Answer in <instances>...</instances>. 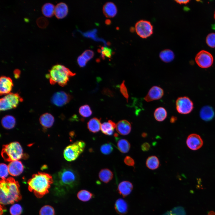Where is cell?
I'll return each mask as SVG.
<instances>
[{
	"instance_id": "cell-26",
	"label": "cell",
	"mask_w": 215,
	"mask_h": 215,
	"mask_svg": "<svg viewBox=\"0 0 215 215\" xmlns=\"http://www.w3.org/2000/svg\"><path fill=\"white\" fill-rule=\"evenodd\" d=\"M16 122L15 118L10 115L5 116L1 120V124L2 126L7 129H10L13 128L15 125Z\"/></svg>"
},
{
	"instance_id": "cell-17",
	"label": "cell",
	"mask_w": 215,
	"mask_h": 215,
	"mask_svg": "<svg viewBox=\"0 0 215 215\" xmlns=\"http://www.w3.org/2000/svg\"><path fill=\"white\" fill-rule=\"evenodd\" d=\"M133 188V185L131 182L124 181L119 183L118 186L117 191L119 193L124 197L131 193Z\"/></svg>"
},
{
	"instance_id": "cell-33",
	"label": "cell",
	"mask_w": 215,
	"mask_h": 215,
	"mask_svg": "<svg viewBox=\"0 0 215 215\" xmlns=\"http://www.w3.org/2000/svg\"><path fill=\"white\" fill-rule=\"evenodd\" d=\"M79 113L82 117H88L91 115L92 112L89 106L85 105L80 107L79 109Z\"/></svg>"
},
{
	"instance_id": "cell-19",
	"label": "cell",
	"mask_w": 215,
	"mask_h": 215,
	"mask_svg": "<svg viewBox=\"0 0 215 215\" xmlns=\"http://www.w3.org/2000/svg\"><path fill=\"white\" fill-rule=\"evenodd\" d=\"M68 8L67 5L64 2H60L55 6L54 14L59 19L63 18L67 14Z\"/></svg>"
},
{
	"instance_id": "cell-24",
	"label": "cell",
	"mask_w": 215,
	"mask_h": 215,
	"mask_svg": "<svg viewBox=\"0 0 215 215\" xmlns=\"http://www.w3.org/2000/svg\"><path fill=\"white\" fill-rule=\"evenodd\" d=\"M101 125V119L96 117L91 119L87 123V127L89 131L94 133L100 130Z\"/></svg>"
},
{
	"instance_id": "cell-27",
	"label": "cell",
	"mask_w": 215,
	"mask_h": 215,
	"mask_svg": "<svg viewBox=\"0 0 215 215\" xmlns=\"http://www.w3.org/2000/svg\"><path fill=\"white\" fill-rule=\"evenodd\" d=\"M159 56L161 59L165 62H171L174 58L173 52L171 50L166 49L162 51Z\"/></svg>"
},
{
	"instance_id": "cell-53",
	"label": "cell",
	"mask_w": 215,
	"mask_h": 215,
	"mask_svg": "<svg viewBox=\"0 0 215 215\" xmlns=\"http://www.w3.org/2000/svg\"><path fill=\"white\" fill-rule=\"evenodd\" d=\"M170 215H174V214H170Z\"/></svg>"
},
{
	"instance_id": "cell-7",
	"label": "cell",
	"mask_w": 215,
	"mask_h": 215,
	"mask_svg": "<svg viewBox=\"0 0 215 215\" xmlns=\"http://www.w3.org/2000/svg\"><path fill=\"white\" fill-rule=\"evenodd\" d=\"M23 101L19 93H10L0 99V110L3 111L15 108Z\"/></svg>"
},
{
	"instance_id": "cell-42",
	"label": "cell",
	"mask_w": 215,
	"mask_h": 215,
	"mask_svg": "<svg viewBox=\"0 0 215 215\" xmlns=\"http://www.w3.org/2000/svg\"><path fill=\"white\" fill-rule=\"evenodd\" d=\"M124 162L127 165L130 166H134L135 162L134 159L129 156H126L124 159Z\"/></svg>"
},
{
	"instance_id": "cell-34",
	"label": "cell",
	"mask_w": 215,
	"mask_h": 215,
	"mask_svg": "<svg viewBox=\"0 0 215 215\" xmlns=\"http://www.w3.org/2000/svg\"><path fill=\"white\" fill-rule=\"evenodd\" d=\"M100 151L103 154L108 155L111 153L113 150L112 143L109 142L103 144L100 147Z\"/></svg>"
},
{
	"instance_id": "cell-51",
	"label": "cell",
	"mask_w": 215,
	"mask_h": 215,
	"mask_svg": "<svg viewBox=\"0 0 215 215\" xmlns=\"http://www.w3.org/2000/svg\"><path fill=\"white\" fill-rule=\"evenodd\" d=\"M212 28L215 30V23L212 24L211 26Z\"/></svg>"
},
{
	"instance_id": "cell-29",
	"label": "cell",
	"mask_w": 215,
	"mask_h": 215,
	"mask_svg": "<svg viewBox=\"0 0 215 215\" xmlns=\"http://www.w3.org/2000/svg\"><path fill=\"white\" fill-rule=\"evenodd\" d=\"M77 196L80 200L84 202L88 201L95 196L94 195L86 190H82L77 193Z\"/></svg>"
},
{
	"instance_id": "cell-48",
	"label": "cell",
	"mask_w": 215,
	"mask_h": 215,
	"mask_svg": "<svg viewBox=\"0 0 215 215\" xmlns=\"http://www.w3.org/2000/svg\"><path fill=\"white\" fill-rule=\"evenodd\" d=\"M176 120V117L174 116H172L170 119V122L171 123H174Z\"/></svg>"
},
{
	"instance_id": "cell-36",
	"label": "cell",
	"mask_w": 215,
	"mask_h": 215,
	"mask_svg": "<svg viewBox=\"0 0 215 215\" xmlns=\"http://www.w3.org/2000/svg\"><path fill=\"white\" fill-rule=\"evenodd\" d=\"M22 212V206L19 204H15L12 206L10 209L11 215H20Z\"/></svg>"
},
{
	"instance_id": "cell-30",
	"label": "cell",
	"mask_w": 215,
	"mask_h": 215,
	"mask_svg": "<svg viewBox=\"0 0 215 215\" xmlns=\"http://www.w3.org/2000/svg\"><path fill=\"white\" fill-rule=\"evenodd\" d=\"M167 116L166 109L162 107L156 108L154 113V116L155 119L158 122H162L165 119Z\"/></svg>"
},
{
	"instance_id": "cell-3",
	"label": "cell",
	"mask_w": 215,
	"mask_h": 215,
	"mask_svg": "<svg viewBox=\"0 0 215 215\" xmlns=\"http://www.w3.org/2000/svg\"><path fill=\"white\" fill-rule=\"evenodd\" d=\"M28 189L40 198L49 192V189L53 183L52 176L48 173L41 172L33 174L27 181Z\"/></svg>"
},
{
	"instance_id": "cell-32",
	"label": "cell",
	"mask_w": 215,
	"mask_h": 215,
	"mask_svg": "<svg viewBox=\"0 0 215 215\" xmlns=\"http://www.w3.org/2000/svg\"><path fill=\"white\" fill-rule=\"evenodd\" d=\"M54 5L51 3H47L43 6L42 11L43 14L46 17H50L54 14Z\"/></svg>"
},
{
	"instance_id": "cell-18",
	"label": "cell",
	"mask_w": 215,
	"mask_h": 215,
	"mask_svg": "<svg viewBox=\"0 0 215 215\" xmlns=\"http://www.w3.org/2000/svg\"><path fill=\"white\" fill-rule=\"evenodd\" d=\"M103 11L106 17L112 18L116 15L117 10L116 6L113 2H108L103 5Z\"/></svg>"
},
{
	"instance_id": "cell-41",
	"label": "cell",
	"mask_w": 215,
	"mask_h": 215,
	"mask_svg": "<svg viewBox=\"0 0 215 215\" xmlns=\"http://www.w3.org/2000/svg\"><path fill=\"white\" fill-rule=\"evenodd\" d=\"M87 61L91 59L94 55V52L90 50H85L81 55Z\"/></svg>"
},
{
	"instance_id": "cell-40",
	"label": "cell",
	"mask_w": 215,
	"mask_h": 215,
	"mask_svg": "<svg viewBox=\"0 0 215 215\" xmlns=\"http://www.w3.org/2000/svg\"><path fill=\"white\" fill-rule=\"evenodd\" d=\"M125 81H123L120 85V90L124 97L126 98L127 102L129 98V95L126 87L125 84Z\"/></svg>"
},
{
	"instance_id": "cell-52",
	"label": "cell",
	"mask_w": 215,
	"mask_h": 215,
	"mask_svg": "<svg viewBox=\"0 0 215 215\" xmlns=\"http://www.w3.org/2000/svg\"><path fill=\"white\" fill-rule=\"evenodd\" d=\"M214 19H215V12H214Z\"/></svg>"
},
{
	"instance_id": "cell-46",
	"label": "cell",
	"mask_w": 215,
	"mask_h": 215,
	"mask_svg": "<svg viewBox=\"0 0 215 215\" xmlns=\"http://www.w3.org/2000/svg\"><path fill=\"white\" fill-rule=\"evenodd\" d=\"M14 76L16 79L19 78L20 74V71L18 69H15L13 72Z\"/></svg>"
},
{
	"instance_id": "cell-20",
	"label": "cell",
	"mask_w": 215,
	"mask_h": 215,
	"mask_svg": "<svg viewBox=\"0 0 215 215\" xmlns=\"http://www.w3.org/2000/svg\"><path fill=\"white\" fill-rule=\"evenodd\" d=\"M114 208L116 212L121 215L126 214L128 211V206L127 202L121 198L118 199L116 201Z\"/></svg>"
},
{
	"instance_id": "cell-11",
	"label": "cell",
	"mask_w": 215,
	"mask_h": 215,
	"mask_svg": "<svg viewBox=\"0 0 215 215\" xmlns=\"http://www.w3.org/2000/svg\"><path fill=\"white\" fill-rule=\"evenodd\" d=\"M71 99L72 96L70 94L63 91H59L53 95L51 101L55 105L61 107L68 103Z\"/></svg>"
},
{
	"instance_id": "cell-44",
	"label": "cell",
	"mask_w": 215,
	"mask_h": 215,
	"mask_svg": "<svg viewBox=\"0 0 215 215\" xmlns=\"http://www.w3.org/2000/svg\"><path fill=\"white\" fill-rule=\"evenodd\" d=\"M37 22L38 26L42 28L44 27L43 24L45 27L47 24V20L44 17H41L38 19Z\"/></svg>"
},
{
	"instance_id": "cell-37",
	"label": "cell",
	"mask_w": 215,
	"mask_h": 215,
	"mask_svg": "<svg viewBox=\"0 0 215 215\" xmlns=\"http://www.w3.org/2000/svg\"><path fill=\"white\" fill-rule=\"evenodd\" d=\"M100 51L103 58L105 57L110 58L112 55V50L107 47H102L100 49Z\"/></svg>"
},
{
	"instance_id": "cell-4",
	"label": "cell",
	"mask_w": 215,
	"mask_h": 215,
	"mask_svg": "<svg viewBox=\"0 0 215 215\" xmlns=\"http://www.w3.org/2000/svg\"><path fill=\"white\" fill-rule=\"evenodd\" d=\"M75 74L64 65L56 64L52 67L46 77L51 84H57L63 87L67 84L70 77Z\"/></svg>"
},
{
	"instance_id": "cell-47",
	"label": "cell",
	"mask_w": 215,
	"mask_h": 215,
	"mask_svg": "<svg viewBox=\"0 0 215 215\" xmlns=\"http://www.w3.org/2000/svg\"><path fill=\"white\" fill-rule=\"evenodd\" d=\"M190 0H175V1L180 4H186L188 3Z\"/></svg>"
},
{
	"instance_id": "cell-2",
	"label": "cell",
	"mask_w": 215,
	"mask_h": 215,
	"mask_svg": "<svg viewBox=\"0 0 215 215\" xmlns=\"http://www.w3.org/2000/svg\"><path fill=\"white\" fill-rule=\"evenodd\" d=\"M0 190V201L2 205L12 204L22 199L19 183L13 177L1 179Z\"/></svg>"
},
{
	"instance_id": "cell-35",
	"label": "cell",
	"mask_w": 215,
	"mask_h": 215,
	"mask_svg": "<svg viewBox=\"0 0 215 215\" xmlns=\"http://www.w3.org/2000/svg\"><path fill=\"white\" fill-rule=\"evenodd\" d=\"M39 214V215H55V211L51 206L46 205L41 208Z\"/></svg>"
},
{
	"instance_id": "cell-14",
	"label": "cell",
	"mask_w": 215,
	"mask_h": 215,
	"mask_svg": "<svg viewBox=\"0 0 215 215\" xmlns=\"http://www.w3.org/2000/svg\"><path fill=\"white\" fill-rule=\"evenodd\" d=\"M13 86L12 79L5 76L0 78V94L1 95H7L10 93Z\"/></svg>"
},
{
	"instance_id": "cell-28",
	"label": "cell",
	"mask_w": 215,
	"mask_h": 215,
	"mask_svg": "<svg viewBox=\"0 0 215 215\" xmlns=\"http://www.w3.org/2000/svg\"><path fill=\"white\" fill-rule=\"evenodd\" d=\"M146 166L149 169L154 170L159 166L160 162L158 157L155 156H151L148 157L146 162Z\"/></svg>"
},
{
	"instance_id": "cell-10",
	"label": "cell",
	"mask_w": 215,
	"mask_h": 215,
	"mask_svg": "<svg viewBox=\"0 0 215 215\" xmlns=\"http://www.w3.org/2000/svg\"><path fill=\"white\" fill-rule=\"evenodd\" d=\"M176 106L177 112L182 114H188L193 108V102L186 96L178 98L176 101Z\"/></svg>"
},
{
	"instance_id": "cell-43",
	"label": "cell",
	"mask_w": 215,
	"mask_h": 215,
	"mask_svg": "<svg viewBox=\"0 0 215 215\" xmlns=\"http://www.w3.org/2000/svg\"><path fill=\"white\" fill-rule=\"evenodd\" d=\"M77 62L80 67H83L86 65L87 61L81 55L79 56L77 58Z\"/></svg>"
},
{
	"instance_id": "cell-50",
	"label": "cell",
	"mask_w": 215,
	"mask_h": 215,
	"mask_svg": "<svg viewBox=\"0 0 215 215\" xmlns=\"http://www.w3.org/2000/svg\"><path fill=\"white\" fill-rule=\"evenodd\" d=\"M208 214L209 215H215V213L213 211H211L208 213Z\"/></svg>"
},
{
	"instance_id": "cell-15",
	"label": "cell",
	"mask_w": 215,
	"mask_h": 215,
	"mask_svg": "<svg viewBox=\"0 0 215 215\" xmlns=\"http://www.w3.org/2000/svg\"><path fill=\"white\" fill-rule=\"evenodd\" d=\"M8 166L9 173L13 176L19 175L22 173L24 169L22 162L18 160L10 162Z\"/></svg>"
},
{
	"instance_id": "cell-9",
	"label": "cell",
	"mask_w": 215,
	"mask_h": 215,
	"mask_svg": "<svg viewBox=\"0 0 215 215\" xmlns=\"http://www.w3.org/2000/svg\"><path fill=\"white\" fill-rule=\"evenodd\" d=\"M195 60L199 67L205 68L211 66L213 64L214 59L212 54L209 52L205 50H202L196 55Z\"/></svg>"
},
{
	"instance_id": "cell-49",
	"label": "cell",
	"mask_w": 215,
	"mask_h": 215,
	"mask_svg": "<svg viewBox=\"0 0 215 215\" xmlns=\"http://www.w3.org/2000/svg\"><path fill=\"white\" fill-rule=\"evenodd\" d=\"M148 135V134L145 132H143L142 133L141 136L143 138H145Z\"/></svg>"
},
{
	"instance_id": "cell-22",
	"label": "cell",
	"mask_w": 215,
	"mask_h": 215,
	"mask_svg": "<svg viewBox=\"0 0 215 215\" xmlns=\"http://www.w3.org/2000/svg\"><path fill=\"white\" fill-rule=\"evenodd\" d=\"M116 126L114 122L111 120H109L108 122L101 124V130L103 134L111 136L113 134Z\"/></svg>"
},
{
	"instance_id": "cell-6",
	"label": "cell",
	"mask_w": 215,
	"mask_h": 215,
	"mask_svg": "<svg viewBox=\"0 0 215 215\" xmlns=\"http://www.w3.org/2000/svg\"><path fill=\"white\" fill-rule=\"evenodd\" d=\"M85 146V143L82 140L77 141L69 145L64 151V158L68 161L75 160L83 152Z\"/></svg>"
},
{
	"instance_id": "cell-13",
	"label": "cell",
	"mask_w": 215,
	"mask_h": 215,
	"mask_svg": "<svg viewBox=\"0 0 215 215\" xmlns=\"http://www.w3.org/2000/svg\"><path fill=\"white\" fill-rule=\"evenodd\" d=\"M186 144L190 149L195 150L199 149L202 147L203 142L199 135L193 133L187 137Z\"/></svg>"
},
{
	"instance_id": "cell-16",
	"label": "cell",
	"mask_w": 215,
	"mask_h": 215,
	"mask_svg": "<svg viewBox=\"0 0 215 215\" xmlns=\"http://www.w3.org/2000/svg\"><path fill=\"white\" fill-rule=\"evenodd\" d=\"M116 129L117 132L122 135H126L130 132L131 126L130 123L126 120L119 121L116 124Z\"/></svg>"
},
{
	"instance_id": "cell-54",
	"label": "cell",
	"mask_w": 215,
	"mask_h": 215,
	"mask_svg": "<svg viewBox=\"0 0 215 215\" xmlns=\"http://www.w3.org/2000/svg\"><path fill=\"white\" fill-rule=\"evenodd\" d=\"M208 215H209V214H208Z\"/></svg>"
},
{
	"instance_id": "cell-23",
	"label": "cell",
	"mask_w": 215,
	"mask_h": 215,
	"mask_svg": "<svg viewBox=\"0 0 215 215\" xmlns=\"http://www.w3.org/2000/svg\"><path fill=\"white\" fill-rule=\"evenodd\" d=\"M201 118L205 121H209L214 117V113L212 107L206 106L202 108L200 112Z\"/></svg>"
},
{
	"instance_id": "cell-25",
	"label": "cell",
	"mask_w": 215,
	"mask_h": 215,
	"mask_svg": "<svg viewBox=\"0 0 215 215\" xmlns=\"http://www.w3.org/2000/svg\"><path fill=\"white\" fill-rule=\"evenodd\" d=\"M113 175L112 172L108 168L101 169L99 173V177L100 180L106 183L112 179Z\"/></svg>"
},
{
	"instance_id": "cell-45",
	"label": "cell",
	"mask_w": 215,
	"mask_h": 215,
	"mask_svg": "<svg viewBox=\"0 0 215 215\" xmlns=\"http://www.w3.org/2000/svg\"><path fill=\"white\" fill-rule=\"evenodd\" d=\"M150 148V145L148 142L143 143L141 146L142 150L144 152L148 151Z\"/></svg>"
},
{
	"instance_id": "cell-5",
	"label": "cell",
	"mask_w": 215,
	"mask_h": 215,
	"mask_svg": "<svg viewBox=\"0 0 215 215\" xmlns=\"http://www.w3.org/2000/svg\"><path fill=\"white\" fill-rule=\"evenodd\" d=\"M23 155L22 148L18 142H12L2 146L1 155L6 161L11 162L18 160L22 157Z\"/></svg>"
},
{
	"instance_id": "cell-39",
	"label": "cell",
	"mask_w": 215,
	"mask_h": 215,
	"mask_svg": "<svg viewBox=\"0 0 215 215\" xmlns=\"http://www.w3.org/2000/svg\"><path fill=\"white\" fill-rule=\"evenodd\" d=\"M0 170L1 178L2 179H5L9 173L8 166L4 163H1Z\"/></svg>"
},
{
	"instance_id": "cell-31",
	"label": "cell",
	"mask_w": 215,
	"mask_h": 215,
	"mask_svg": "<svg viewBox=\"0 0 215 215\" xmlns=\"http://www.w3.org/2000/svg\"><path fill=\"white\" fill-rule=\"evenodd\" d=\"M117 147L119 150L122 153H126L130 150V145L126 139H122L118 140Z\"/></svg>"
},
{
	"instance_id": "cell-21",
	"label": "cell",
	"mask_w": 215,
	"mask_h": 215,
	"mask_svg": "<svg viewBox=\"0 0 215 215\" xmlns=\"http://www.w3.org/2000/svg\"><path fill=\"white\" fill-rule=\"evenodd\" d=\"M39 121L40 123L44 127L48 128L53 125L54 121L53 116L51 114L46 113L42 115Z\"/></svg>"
},
{
	"instance_id": "cell-8",
	"label": "cell",
	"mask_w": 215,
	"mask_h": 215,
	"mask_svg": "<svg viewBox=\"0 0 215 215\" xmlns=\"http://www.w3.org/2000/svg\"><path fill=\"white\" fill-rule=\"evenodd\" d=\"M135 30L139 36L144 39L149 37L153 34V27L149 21L141 20L136 24Z\"/></svg>"
},
{
	"instance_id": "cell-12",
	"label": "cell",
	"mask_w": 215,
	"mask_h": 215,
	"mask_svg": "<svg viewBox=\"0 0 215 215\" xmlns=\"http://www.w3.org/2000/svg\"><path fill=\"white\" fill-rule=\"evenodd\" d=\"M164 94L163 89L161 87L154 86L149 90L146 95L144 97V100L147 102L158 100L161 98Z\"/></svg>"
},
{
	"instance_id": "cell-38",
	"label": "cell",
	"mask_w": 215,
	"mask_h": 215,
	"mask_svg": "<svg viewBox=\"0 0 215 215\" xmlns=\"http://www.w3.org/2000/svg\"><path fill=\"white\" fill-rule=\"evenodd\" d=\"M207 44L211 48L215 47V33L209 34L206 39Z\"/></svg>"
},
{
	"instance_id": "cell-1",
	"label": "cell",
	"mask_w": 215,
	"mask_h": 215,
	"mask_svg": "<svg viewBox=\"0 0 215 215\" xmlns=\"http://www.w3.org/2000/svg\"><path fill=\"white\" fill-rule=\"evenodd\" d=\"M53 178L55 193L61 196L74 190L78 186L80 180L77 171L69 167L62 168L54 175Z\"/></svg>"
}]
</instances>
